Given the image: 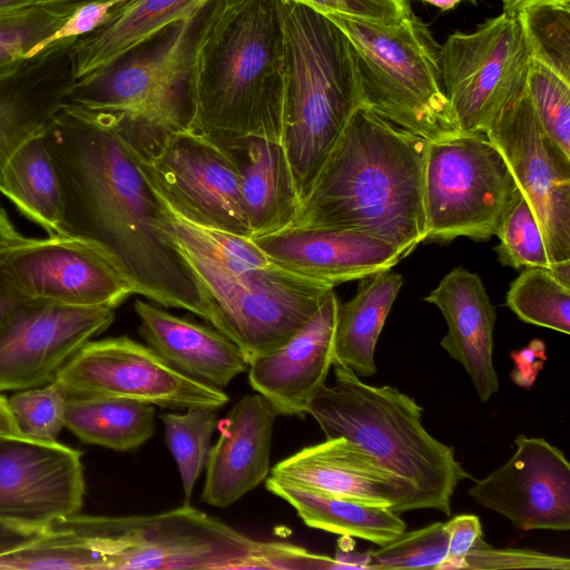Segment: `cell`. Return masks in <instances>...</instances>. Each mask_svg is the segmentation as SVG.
I'll return each mask as SVG.
<instances>
[{"mask_svg": "<svg viewBox=\"0 0 570 570\" xmlns=\"http://www.w3.org/2000/svg\"><path fill=\"white\" fill-rule=\"evenodd\" d=\"M85 495L81 453L57 441L0 435V527L21 537L79 513Z\"/></svg>", "mask_w": 570, "mask_h": 570, "instance_id": "15", "label": "cell"}, {"mask_svg": "<svg viewBox=\"0 0 570 570\" xmlns=\"http://www.w3.org/2000/svg\"><path fill=\"white\" fill-rule=\"evenodd\" d=\"M519 191L503 156L485 134L429 142L424 242L449 243L461 236L490 239Z\"/></svg>", "mask_w": 570, "mask_h": 570, "instance_id": "10", "label": "cell"}, {"mask_svg": "<svg viewBox=\"0 0 570 570\" xmlns=\"http://www.w3.org/2000/svg\"><path fill=\"white\" fill-rule=\"evenodd\" d=\"M167 446L176 461L185 503H189L195 483L204 470L217 426V409L195 406L185 412L161 413Z\"/></svg>", "mask_w": 570, "mask_h": 570, "instance_id": "35", "label": "cell"}, {"mask_svg": "<svg viewBox=\"0 0 570 570\" xmlns=\"http://www.w3.org/2000/svg\"><path fill=\"white\" fill-rule=\"evenodd\" d=\"M424 301L439 307L446 321L441 346L464 367L480 401L488 402L499 390L493 364L497 314L480 276L455 267Z\"/></svg>", "mask_w": 570, "mask_h": 570, "instance_id": "23", "label": "cell"}, {"mask_svg": "<svg viewBox=\"0 0 570 570\" xmlns=\"http://www.w3.org/2000/svg\"><path fill=\"white\" fill-rule=\"evenodd\" d=\"M333 365L335 384H324L308 405L326 439L345 438L372 454L403 483L410 511L450 515L454 491L470 474L453 448L423 426L422 406L394 386L364 383L350 368Z\"/></svg>", "mask_w": 570, "mask_h": 570, "instance_id": "5", "label": "cell"}, {"mask_svg": "<svg viewBox=\"0 0 570 570\" xmlns=\"http://www.w3.org/2000/svg\"><path fill=\"white\" fill-rule=\"evenodd\" d=\"M134 309L146 345L179 373L224 389L248 370L242 350L215 327L178 317L142 299L135 301Z\"/></svg>", "mask_w": 570, "mask_h": 570, "instance_id": "24", "label": "cell"}, {"mask_svg": "<svg viewBox=\"0 0 570 570\" xmlns=\"http://www.w3.org/2000/svg\"><path fill=\"white\" fill-rule=\"evenodd\" d=\"M128 1L90 0L78 3L61 26L30 51L28 60L71 47L77 40L102 26L119 7Z\"/></svg>", "mask_w": 570, "mask_h": 570, "instance_id": "41", "label": "cell"}, {"mask_svg": "<svg viewBox=\"0 0 570 570\" xmlns=\"http://www.w3.org/2000/svg\"><path fill=\"white\" fill-rule=\"evenodd\" d=\"M444 92L463 134H485L527 87L531 56L518 14L502 11L438 48Z\"/></svg>", "mask_w": 570, "mask_h": 570, "instance_id": "11", "label": "cell"}, {"mask_svg": "<svg viewBox=\"0 0 570 570\" xmlns=\"http://www.w3.org/2000/svg\"><path fill=\"white\" fill-rule=\"evenodd\" d=\"M469 570L550 569L569 570L570 559L531 549L491 547L480 538L464 558Z\"/></svg>", "mask_w": 570, "mask_h": 570, "instance_id": "42", "label": "cell"}, {"mask_svg": "<svg viewBox=\"0 0 570 570\" xmlns=\"http://www.w3.org/2000/svg\"><path fill=\"white\" fill-rule=\"evenodd\" d=\"M444 522H434L413 531H403L390 542L370 550L368 570L433 569L448 556Z\"/></svg>", "mask_w": 570, "mask_h": 570, "instance_id": "38", "label": "cell"}, {"mask_svg": "<svg viewBox=\"0 0 570 570\" xmlns=\"http://www.w3.org/2000/svg\"><path fill=\"white\" fill-rule=\"evenodd\" d=\"M428 147L425 139L360 106L293 225L358 232L411 254L425 238Z\"/></svg>", "mask_w": 570, "mask_h": 570, "instance_id": "2", "label": "cell"}, {"mask_svg": "<svg viewBox=\"0 0 570 570\" xmlns=\"http://www.w3.org/2000/svg\"><path fill=\"white\" fill-rule=\"evenodd\" d=\"M269 475L307 489L362 503L410 511L403 483L358 444L333 438L277 462Z\"/></svg>", "mask_w": 570, "mask_h": 570, "instance_id": "21", "label": "cell"}, {"mask_svg": "<svg viewBox=\"0 0 570 570\" xmlns=\"http://www.w3.org/2000/svg\"><path fill=\"white\" fill-rule=\"evenodd\" d=\"M41 0H0V10L17 8L30 3H35Z\"/></svg>", "mask_w": 570, "mask_h": 570, "instance_id": "54", "label": "cell"}, {"mask_svg": "<svg viewBox=\"0 0 570 570\" xmlns=\"http://www.w3.org/2000/svg\"><path fill=\"white\" fill-rule=\"evenodd\" d=\"M42 134L9 158L0 175V193L48 236L65 235L61 181Z\"/></svg>", "mask_w": 570, "mask_h": 570, "instance_id": "30", "label": "cell"}, {"mask_svg": "<svg viewBox=\"0 0 570 570\" xmlns=\"http://www.w3.org/2000/svg\"><path fill=\"white\" fill-rule=\"evenodd\" d=\"M72 83L70 47L30 59L0 78V175L22 144L45 131Z\"/></svg>", "mask_w": 570, "mask_h": 570, "instance_id": "25", "label": "cell"}, {"mask_svg": "<svg viewBox=\"0 0 570 570\" xmlns=\"http://www.w3.org/2000/svg\"><path fill=\"white\" fill-rule=\"evenodd\" d=\"M234 156L252 238L294 224L301 207L293 174L279 140L250 137L224 147Z\"/></svg>", "mask_w": 570, "mask_h": 570, "instance_id": "26", "label": "cell"}, {"mask_svg": "<svg viewBox=\"0 0 570 570\" xmlns=\"http://www.w3.org/2000/svg\"><path fill=\"white\" fill-rule=\"evenodd\" d=\"M213 0H129L94 32L70 47L73 81L90 77L204 10Z\"/></svg>", "mask_w": 570, "mask_h": 570, "instance_id": "27", "label": "cell"}, {"mask_svg": "<svg viewBox=\"0 0 570 570\" xmlns=\"http://www.w3.org/2000/svg\"><path fill=\"white\" fill-rule=\"evenodd\" d=\"M20 433L8 405V399L0 395V435Z\"/></svg>", "mask_w": 570, "mask_h": 570, "instance_id": "50", "label": "cell"}, {"mask_svg": "<svg viewBox=\"0 0 570 570\" xmlns=\"http://www.w3.org/2000/svg\"><path fill=\"white\" fill-rule=\"evenodd\" d=\"M140 161L167 205L197 226L252 238L232 153L191 130L170 134Z\"/></svg>", "mask_w": 570, "mask_h": 570, "instance_id": "13", "label": "cell"}, {"mask_svg": "<svg viewBox=\"0 0 570 570\" xmlns=\"http://www.w3.org/2000/svg\"><path fill=\"white\" fill-rule=\"evenodd\" d=\"M65 428L86 443L115 451L135 450L156 431L155 406L126 399L69 394Z\"/></svg>", "mask_w": 570, "mask_h": 570, "instance_id": "31", "label": "cell"}, {"mask_svg": "<svg viewBox=\"0 0 570 570\" xmlns=\"http://www.w3.org/2000/svg\"><path fill=\"white\" fill-rule=\"evenodd\" d=\"M325 16L338 14L393 23L411 10L406 0H293Z\"/></svg>", "mask_w": 570, "mask_h": 570, "instance_id": "44", "label": "cell"}, {"mask_svg": "<svg viewBox=\"0 0 570 570\" xmlns=\"http://www.w3.org/2000/svg\"><path fill=\"white\" fill-rule=\"evenodd\" d=\"M22 302L0 279V325Z\"/></svg>", "mask_w": 570, "mask_h": 570, "instance_id": "49", "label": "cell"}, {"mask_svg": "<svg viewBox=\"0 0 570 570\" xmlns=\"http://www.w3.org/2000/svg\"><path fill=\"white\" fill-rule=\"evenodd\" d=\"M549 271L560 283L570 287V261L553 263Z\"/></svg>", "mask_w": 570, "mask_h": 570, "instance_id": "51", "label": "cell"}, {"mask_svg": "<svg viewBox=\"0 0 570 570\" xmlns=\"http://www.w3.org/2000/svg\"><path fill=\"white\" fill-rule=\"evenodd\" d=\"M494 250L501 264L513 268H550L551 262L538 220L524 196L518 193L495 234Z\"/></svg>", "mask_w": 570, "mask_h": 570, "instance_id": "37", "label": "cell"}, {"mask_svg": "<svg viewBox=\"0 0 570 570\" xmlns=\"http://www.w3.org/2000/svg\"><path fill=\"white\" fill-rule=\"evenodd\" d=\"M338 299L333 291L309 321L281 347L257 356L248 382L277 415L304 417L333 365Z\"/></svg>", "mask_w": 570, "mask_h": 570, "instance_id": "20", "label": "cell"}, {"mask_svg": "<svg viewBox=\"0 0 570 570\" xmlns=\"http://www.w3.org/2000/svg\"><path fill=\"white\" fill-rule=\"evenodd\" d=\"M0 569L98 570V560L83 534L59 522L45 532L0 547Z\"/></svg>", "mask_w": 570, "mask_h": 570, "instance_id": "32", "label": "cell"}, {"mask_svg": "<svg viewBox=\"0 0 570 570\" xmlns=\"http://www.w3.org/2000/svg\"><path fill=\"white\" fill-rule=\"evenodd\" d=\"M327 17L352 45L363 107L429 142L463 134L442 86L439 47L411 10L393 23Z\"/></svg>", "mask_w": 570, "mask_h": 570, "instance_id": "7", "label": "cell"}, {"mask_svg": "<svg viewBox=\"0 0 570 570\" xmlns=\"http://www.w3.org/2000/svg\"><path fill=\"white\" fill-rule=\"evenodd\" d=\"M282 0H213L191 53L189 129L222 147L281 141Z\"/></svg>", "mask_w": 570, "mask_h": 570, "instance_id": "3", "label": "cell"}, {"mask_svg": "<svg viewBox=\"0 0 570 570\" xmlns=\"http://www.w3.org/2000/svg\"><path fill=\"white\" fill-rule=\"evenodd\" d=\"M277 413L258 393L239 399L217 422L202 501L225 508L265 481L271 471L273 428Z\"/></svg>", "mask_w": 570, "mask_h": 570, "instance_id": "22", "label": "cell"}, {"mask_svg": "<svg viewBox=\"0 0 570 570\" xmlns=\"http://www.w3.org/2000/svg\"><path fill=\"white\" fill-rule=\"evenodd\" d=\"M513 455L488 476L475 480L469 495L522 531L570 529V464L543 438H515Z\"/></svg>", "mask_w": 570, "mask_h": 570, "instance_id": "18", "label": "cell"}, {"mask_svg": "<svg viewBox=\"0 0 570 570\" xmlns=\"http://www.w3.org/2000/svg\"><path fill=\"white\" fill-rule=\"evenodd\" d=\"M76 6L41 0L0 10V78L20 69L30 51L60 27Z\"/></svg>", "mask_w": 570, "mask_h": 570, "instance_id": "33", "label": "cell"}, {"mask_svg": "<svg viewBox=\"0 0 570 570\" xmlns=\"http://www.w3.org/2000/svg\"><path fill=\"white\" fill-rule=\"evenodd\" d=\"M69 394L126 399L171 410L219 409L228 395L193 380L127 336L88 341L56 373Z\"/></svg>", "mask_w": 570, "mask_h": 570, "instance_id": "12", "label": "cell"}, {"mask_svg": "<svg viewBox=\"0 0 570 570\" xmlns=\"http://www.w3.org/2000/svg\"><path fill=\"white\" fill-rule=\"evenodd\" d=\"M68 392L51 381L46 386L18 391L8 405L19 432L40 441H57L65 428Z\"/></svg>", "mask_w": 570, "mask_h": 570, "instance_id": "40", "label": "cell"}, {"mask_svg": "<svg viewBox=\"0 0 570 570\" xmlns=\"http://www.w3.org/2000/svg\"><path fill=\"white\" fill-rule=\"evenodd\" d=\"M0 279L23 302L115 309L134 289L94 246L67 235L0 248Z\"/></svg>", "mask_w": 570, "mask_h": 570, "instance_id": "14", "label": "cell"}, {"mask_svg": "<svg viewBox=\"0 0 570 570\" xmlns=\"http://www.w3.org/2000/svg\"><path fill=\"white\" fill-rule=\"evenodd\" d=\"M511 358L514 363L511 372L512 381L518 386L530 389L544 366L546 344L541 340H532L525 347L513 351Z\"/></svg>", "mask_w": 570, "mask_h": 570, "instance_id": "46", "label": "cell"}, {"mask_svg": "<svg viewBox=\"0 0 570 570\" xmlns=\"http://www.w3.org/2000/svg\"><path fill=\"white\" fill-rule=\"evenodd\" d=\"M61 1H65V2H68V3H73V4H78V3L90 1V0H61Z\"/></svg>", "mask_w": 570, "mask_h": 570, "instance_id": "55", "label": "cell"}, {"mask_svg": "<svg viewBox=\"0 0 570 570\" xmlns=\"http://www.w3.org/2000/svg\"><path fill=\"white\" fill-rule=\"evenodd\" d=\"M0 547H2V546H0Z\"/></svg>", "mask_w": 570, "mask_h": 570, "instance_id": "56", "label": "cell"}, {"mask_svg": "<svg viewBox=\"0 0 570 570\" xmlns=\"http://www.w3.org/2000/svg\"><path fill=\"white\" fill-rule=\"evenodd\" d=\"M425 3L432 4L442 11H449L455 8L463 0H422ZM472 2H476V0H470Z\"/></svg>", "mask_w": 570, "mask_h": 570, "instance_id": "53", "label": "cell"}, {"mask_svg": "<svg viewBox=\"0 0 570 570\" xmlns=\"http://www.w3.org/2000/svg\"><path fill=\"white\" fill-rule=\"evenodd\" d=\"M279 267L332 286L392 269L406 253L358 232L292 225L253 238Z\"/></svg>", "mask_w": 570, "mask_h": 570, "instance_id": "19", "label": "cell"}, {"mask_svg": "<svg viewBox=\"0 0 570 570\" xmlns=\"http://www.w3.org/2000/svg\"><path fill=\"white\" fill-rule=\"evenodd\" d=\"M334 559L341 563L345 570L366 569L368 570L371 554L367 552H355L352 547L337 546Z\"/></svg>", "mask_w": 570, "mask_h": 570, "instance_id": "47", "label": "cell"}, {"mask_svg": "<svg viewBox=\"0 0 570 570\" xmlns=\"http://www.w3.org/2000/svg\"><path fill=\"white\" fill-rule=\"evenodd\" d=\"M26 236L16 227L7 212L0 204V248L17 242Z\"/></svg>", "mask_w": 570, "mask_h": 570, "instance_id": "48", "label": "cell"}, {"mask_svg": "<svg viewBox=\"0 0 570 570\" xmlns=\"http://www.w3.org/2000/svg\"><path fill=\"white\" fill-rule=\"evenodd\" d=\"M115 320L112 308L22 302L0 325V392L37 387Z\"/></svg>", "mask_w": 570, "mask_h": 570, "instance_id": "17", "label": "cell"}, {"mask_svg": "<svg viewBox=\"0 0 570 570\" xmlns=\"http://www.w3.org/2000/svg\"><path fill=\"white\" fill-rule=\"evenodd\" d=\"M505 301L521 321L570 334V287L548 268L527 267L510 284Z\"/></svg>", "mask_w": 570, "mask_h": 570, "instance_id": "34", "label": "cell"}, {"mask_svg": "<svg viewBox=\"0 0 570 570\" xmlns=\"http://www.w3.org/2000/svg\"><path fill=\"white\" fill-rule=\"evenodd\" d=\"M205 9L73 81L66 102L104 114L137 153L151 156L170 134L190 126V61Z\"/></svg>", "mask_w": 570, "mask_h": 570, "instance_id": "6", "label": "cell"}, {"mask_svg": "<svg viewBox=\"0 0 570 570\" xmlns=\"http://www.w3.org/2000/svg\"><path fill=\"white\" fill-rule=\"evenodd\" d=\"M42 136L61 181L65 235L98 249L134 294L212 324L194 273L159 225L160 194L108 118L65 101Z\"/></svg>", "mask_w": 570, "mask_h": 570, "instance_id": "1", "label": "cell"}, {"mask_svg": "<svg viewBox=\"0 0 570 570\" xmlns=\"http://www.w3.org/2000/svg\"><path fill=\"white\" fill-rule=\"evenodd\" d=\"M360 281L357 293L337 307L333 364L370 377L376 372V343L403 277L389 269Z\"/></svg>", "mask_w": 570, "mask_h": 570, "instance_id": "29", "label": "cell"}, {"mask_svg": "<svg viewBox=\"0 0 570 570\" xmlns=\"http://www.w3.org/2000/svg\"><path fill=\"white\" fill-rule=\"evenodd\" d=\"M503 4V11L508 13L518 14L521 9H523L525 6L538 2V1H546V0H501ZM556 1H566L570 2V0H556Z\"/></svg>", "mask_w": 570, "mask_h": 570, "instance_id": "52", "label": "cell"}, {"mask_svg": "<svg viewBox=\"0 0 570 570\" xmlns=\"http://www.w3.org/2000/svg\"><path fill=\"white\" fill-rule=\"evenodd\" d=\"M88 540L98 570H245L261 541L189 503L144 515H79L66 519Z\"/></svg>", "mask_w": 570, "mask_h": 570, "instance_id": "8", "label": "cell"}, {"mask_svg": "<svg viewBox=\"0 0 570 570\" xmlns=\"http://www.w3.org/2000/svg\"><path fill=\"white\" fill-rule=\"evenodd\" d=\"M281 144L301 198L362 106L353 48L325 14L282 0Z\"/></svg>", "mask_w": 570, "mask_h": 570, "instance_id": "4", "label": "cell"}, {"mask_svg": "<svg viewBox=\"0 0 570 570\" xmlns=\"http://www.w3.org/2000/svg\"><path fill=\"white\" fill-rule=\"evenodd\" d=\"M448 532V556L438 570L463 569L464 558L482 538V525L475 514H458L444 522Z\"/></svg>", "mask_w": 570, "mask_h": 570, "instance_id": "45", "label": "cell"}, {"mask_svg": "<svg viewBox=\"0 0 570 570\" xmlns=\"http://www.w3.org/2000/svg\"><path fill=\"white\" fill-rule=\"evenodd\" d=\"M265 487L292 505L302 521L313 529L360 538L379 547L406 530L400 514L386 507L335 497L271 475L265 479Z\"/></svg>", "mask_w": 570, "mask_h": 570, "instance_id": "28", "label": "cell"}, {"mask_svg": "<svg viewBox=\"0 0 570 570\" xmlns=\"http://www.w3.org/2000/svg\"><path fill=\"white\" fill-rule=\"evenodd\" d=\"M518 17L531 58L570 82V2H533Z\"/></svg>", "mask_w": 570, "mask_h": 570, "instance_id": "36", "label": "cell"}, {"mask_svg": "<svg viewBox=\"0 0 570 570\" xmlns=\"http://www.w3.org/2000/svg\"><path fill=\"white\" fill-rule=\"evenodd\" d=\"M175 245L206 296L213 327L229 337L248 363L285 344L334 291L332 285L273 262L263 267L228 269Z\"/></svg>", "mask_w": 570, "mask_h": 570, "instance_id": "9", "label": "cell"}, {"mask_svg": "<svg viewBox=\"0 0 570 570\" xmlns=\"http://www.w3.org/2000/svg\"><path fill=\"white\" fill-rule=\"evenodd\" d=\"M527 92L544 132L570 157V82L531 58Z\"/></svg>", "mask_w": 570, "mask_h": 570, "instance_id": "39", "label": "cell"}, {"mask_svg": "<svg viewBox=\"0 0 570 570\" xmlns=\"http://www.w3.org/2000/svg\"><path fill=\"white\" fill-rule=\"evenodd\" d=\"M249 569L307 570L338 569L345 570L334 558L316 554L306 549L286 542L261 541Z\"/></svg>", "mask_w": 570, "mask_h": 570, "instance_id": "43", "label": "cell"}, {"mask_svg": "<svg viewBox=\"0 0 570 570\" xmlns=\"http://www.w3.org/2000/svg\"><path fill=\"white\" fill-rule=\"evenodd\" d=\"M485 135L528 200L551 264L570 261V157L542 129L527 87Z\"/></svg>", "mask_w": 570, "mask_h": 570, "instance_id": "16", "label": "cell"}]
</instances>
